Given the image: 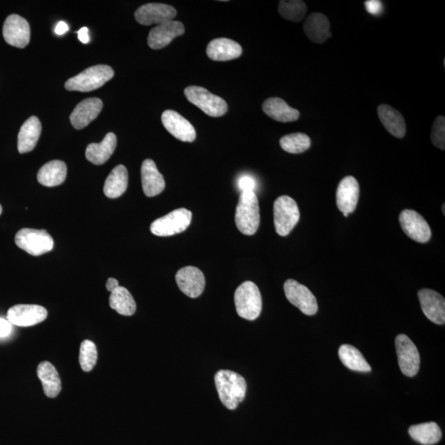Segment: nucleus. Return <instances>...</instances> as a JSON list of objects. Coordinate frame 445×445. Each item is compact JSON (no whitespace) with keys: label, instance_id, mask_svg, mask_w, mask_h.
<instances>
[{"label":"nucleus","instance_id":"1a4fd4ad","mask_svg":"<svg viewBox=\"0 0 445 445\" xmlns=\"http://www.w3.org/2000/svg\"><path fill=\"white\" fill-rule=\"evenodd\" d=\"M287 300L300 310L303 315L312 316L318 311L316 298L305 286L295 280H288L284 285Z\"/></svg>","mask_w":445,"mask_h":445},{"label":"nucleus","instance_id":"393cba45","mask_svg":"<svg viewBox=\"0 0 445 445\" xmlns=\"http://www.w3.org/2000/svg\"><path fill=\"white\" fill-rule=\"evenodd\" d=\"M42 124L37 116H31L25 121L20 129L18 137V149L20 154H26L33 150L38 144Z\"/></svg>","mask_w":445,"mask_h":445},{"label":"nucleus","instance_id":"cd10ccee","mask_svg":"<svg viewBox=\"0 0 445 445\" xmlns=\"http://www.w3.org/2000/svg\"><path fill=\"white\" fill-rule=\"evenodd\" d=\"M38 376L43 383L45 396L54 398L62 391V381L52 363L43 361L38 367Z\"/></svg>","mask_w":445,"mask_h":445},{"label":"nucleus","instance_id":"0eeeda50","mask_svg":"<svg viewBox=\"0 0 445 445\" xmlns=\"http://www.w3.org/2000/svg\"><path fill=\"white\" fill-rule=\"evenodd\" d=\"M184 94L190 103L212 118H220L227 111V104L224 99L199 86H189L184 90Z\"/></svg>","mask_w":445,"mask_h":445},{"label":"nucleus","instance_id":"a211bd4d","mask_svg":"<svg viewBox=\"0 0 445 445\" xmlns=\"http://www.w3.org/2000/svg\"><path fill=\"white\" fill-rule=\"evenodd\" d=\"M360 197V186L352 176H347L339 184L337 191V205L343 214L350 215L356 210Z\"/></svg>","mask_w":445,"mask_h":445},{"label":"nucleus","instance_id":"f03ea898","mask_svg":"<svg viewBox=\"0 0 445 445\" xmlns=\"http://www.w3.org/2000/svg\"><path fill=\"white\" fill-rule=\"evenodd\" d=\"M235 222L237 229L245 235H254L259 230L260 209L255 192H242L236 208Z\"/></svg>","mask_w":445,"mask_h":445},{"label":"nucleus","instance_id":"423d86ee","mask_svg":"<svg viewBox=\"0 0 445 445\" xmlns=\"http://www.w3.org/2000/svg\"><path fill=\"white\" fill-rule=\"evenodd\" d=\"M15 244L32 256H40L52 251L54 240L45 230L22 229L15 236Z\"/></svg>","mask_w":445,"mask_h":445},{"label":"nucleus","instance_id":"2f4dec72","mask_svg":"<svg viewBox=\"0 0 445 445\" xmlns=\"http://www.w3.org/2000/svg\"><path fill=\"white\" fill-rule=\"evenodd\" d=\"M339 357L344 366L354 371L368 373L371 371L361 352L351 345H342L339 349Z\"/></svg>","mask_w":445,"mask_h":445},{"label":"nucleus","instance_id":"a878e982","mask_svg":"<svg viewBox=\"0 0 445 445\" xmlns=\"http://www.w3.org/2000/svg\"><path fill=\"white\" fill-rule=\"evenodd\" d=\"M262 110L273 120L280 123H292L300 118V111L288 105L284 100L279 98H271L262 104Z\"/></svg>","mask_w":445,"mask_h":445},{"label":"nucleus","instance_id":"a19ab883","mask_svg":"<svg viewBox=\"0 0 445 445\" xmlns=\"http://www.w3.org/2000/svg\"><path fill=\"white\" fill-rule=\"evenodd\" d=\"M78 38L81 43L84 44H87L89 43L90 38L89 36V29L88 28H83L79 30L78 32Z\"/></svg>","mask_w":445,"mask_h":445},{"label":"nucleus","instance_id":"412c9836","mask_svg":"<svg viewBox=\"0 0 445 445\" xmlns=\"http://www.w3.org/2000/svg\"><path fill=\"white\" fill-rule=\"evenodd\" d=\"M241 45L229 38H217L207 45L206 54L215 62H227L241 57Z\"/></svg>","mask_w":445,"mask_h":445},{"label":"nucleus","instance_id":"b1692460","mask_svg":"<svg viewBox=\"0 0 445 445\" xmlns=\"http://www.w3.org/2000/svg\"><path fill=\"white\" fill-rule=\"evenodd\" d=\"M378 118L384 128L394 137L402 139L407 133L405 119L399 111L391 106L382 104L378 108Z\"/></svg>","mask_w":445,"mask_h":445},{"label":"nucleus","instance_id":"4c0bfd02","mask_svg":"<svg viewBox=\"0 0 445 445\" xmlns=\"http://www.w3.org/2000/svg\"><path fill=\"white\" fill-rule=\"evenodd\" d=\"M237 184H239L240 189L242 192H255L257 184L254 179H252L250 176H241Z\"/></svg>","mask_w":445,"mask_h":445},{"label":"nucleus","instance_id":"f257e3e1","mask_svg":"<svg viewBox=\"0 0 445 445\" xmlns=\"http://www.w3.org/2000/svg\"><path fill=\"white\" fill-rule=\"evenodd\" d=\"M220 401L226 408L235 410L244 401L247 383L244 377L234 371L221 370L215 376Z\"/></svg>","mask_w":445,"mask_h":445},{"label":"nucleus","instance_id":"4468645a","mask_svg":"<svg viewBox=\"0 0 445 445\" xmlns=\"http://www.w3.org/2000/svg\"><path fill=\"white\" fill-rule=\"evenodd\" d=\"M47 315V310L43 306L18 305L9 308L7 320L13 325L31 327L43 322Z\"/></svg>","mask_w":445,"mask_h":445},{"label":"nucleus","instance_id":"9b49d317","mask_svg":"<svg viewBox=\"0 0 445 445\" xmlns=\"http://www.w3.org/2000/svg\"><path fill=\"white\" fill-rule=\"evenodd\" d=\"M402 230L414 241L426 244L432 237V230L423 216L412 210H404L399 216Z\"/></svg>","mask_w":445,"mask_h":445},{"label":"nucleus","instance_id":"72a5a7b5","mask_svg":"<svg viewBox=\"0 0 445 445\" xmlns=\"http://www.w3.org/2000/svg\"><path fill=\"white\" fill-rule=\"evenodd\" d=\"M280 145L288 153L301 154L310 148L311 140L306 134L293 133L283 136Z\"/></svg>","mask_w":445,"mask_h":445},{"label":"nucleus","instance_id":"39448f33","mask_svg":"<svg viewBox=\"0 0 445 445\" xmlns=\"http://www.w3.org/2000/svg\"><path fill=\"white\" fill-rule=\"evenodd\" d=\"M300 218L296 201L288 196L278 197L274 203V224L278 235H289Z\"/></svg>","mask_w":445,"mask_h":445},{"label":"nucleus","instance_id":"bb28decb","mask_svg":"<svg viewBox=\"0 0 445 445\" xmlns=\"http://www.w3.org/2000/svg\"><path fill=\"white\" fill-rule=\"evenodd\" d=\"M118 145V139L114 133H108L102 142L90 144L86 150V158L95 165H102L113 154Z\"/></svg>","mask_w":445,"mask_h":445},{"label":"nucleus","instance_id":"e433bc0d","mask_svg":"<svg viewBox=\"0 0 445 445\" xmlns=\"http://www.w3.org/2000/svg\"><path fill=\"white\" fill-rule=\"evenodd\" d=\"M432 140L436 147L445 150V118L439 116L434 120L432 130Z\"/></svg>","mask_w":445,"mask_h":445},{"label":"nucleus","instance_id":"dca6fc26","mask_svg":"<svg viewBox=\"0 0 445 445\" xmlns=\"http://www.w3.org/2000/svg\"><path fill=\"white\" fill-rule=\"evenodd\" d=\"M162 123L167 130L175 138L184 142H193L196 137L194 126L179 113L167 110L162 115Z\"/></svg>","mask_w":445,"mask_h":445},{"label":"nucleus","instance_id":"c03bdc74","mask_svg":"<svg viewBox=\"0 0 445 445\" xmlns=\"http://www.w3.org/2000/svg\"><path fill=\"white\" fill-rule=\"evenodd\" d=\"M2 211H3L2 206L1 205H0V215L2 214Z\"/></svg>","mask_w":445,"mask_h":445},{"label":"nucleus","instance_id":"58836bf2","mask_svg":"<svg viewBox=\"0 0 445 445\" xmlns=\"http://www.w3.org/2000/svg\"><path fill=\"white\" fill-rule=\"evenodd\" d=\"M365 5L368 13L378 15L383 11V4L381 1H378V0H368Z\"/></svg>","mask_w":445,"mask_h":445},{"label":"nucleus","instance_id":"aec40b11","mask_svg":"<svg viewBox=\"0 0 445 445\" xmlns=\"http://www.w3.org/2000/svg\"><path fill=\"white\" fill-rule=\"evenodd\" d=\"M103 104L97 98H87L79 103L70 115V121L75 129L81 130L88 126L102 111Z\"/></svg>","mask_w":445,"mask_h":445},{"label":"nucleus","instance_id":"2eb2a0df","mask_svg":"<svg viewBox=\"0 0 445 445\" xmlns=\"http://www.w3.org/2000/svg\"><path fill=\"white\" fill-rule=\"evenodd\" d=\"M176 281L181 291L190 298L199 297L205 290L203 272L195 266L181 268L176 272Z\"/></svg>","mask_w":445,"mask_h":445},{"label":"nucleus","instance_id":"473e14b6","mask_svg":"<svg viewBox=\"0 0 445 445\" xmlns=\"http://www.w3.org/2000/svg\"><path fill=\"white\" fill-rule=\"evenodd\" d=\"M109 303L111 308L120 315L131 316L136 311V303L133 296L123 286H118L111 293Z\"/></svg>","mask_w":445,"mask_h":445},{"label":"nucleus","instance_id":"9d476101","mask_svg":"<svg viewBox=\"0 0 445 445\" xmlns=\"http://www.w3.org/2000/svg\"><path fill=\"white\" fill-rule=\"evenodd\" d=\"M399 367L404 376L414 377L417 376L421 359L415 344L407 336L400 334L395 340Z\"/></svg>","mask_w":445,"mask_h":445},{"label":"nucleus","instance_id":"c9c22d12","mask_svg":"<svg viewBox=\"0 0 445 445\" xmlns=\"http://www.w3.org/2000/svg\"><path fill=\"white\" fill-rule=\"evenodd\" d=\"M98 351L95 344L89 340L81 343L79 351V364L85 372L93 371L97 364Z\"/></svg>","mask_w":445,"mask_h":445},{"label":"nucleus","instance_id":"6e6552de","mask_svg":"<svg viewBox=\"0 0 445 445\" xmlns=\"http://www.w3.org/2000/svg\"><path fill=\"white\" fill-rule=\"evenodd\" d=\"M192 213L185 208L170 212L169 214L152 222V234L159 237H169L184 232L191 225Z\"/></svg>","mask_w":445,"mask_h":445},{"label":"nucleus","instance_id":"79ce46f5","mask_svg":"<svg viewBox=\"0 0 445 445\" xmlns=\"http://www.w3.org/2000/svg\"><path fill=\"white\" fill-rule=\"evenodd\" d=\"M69 26L64 22H60L57 24V26L55 27V33L59 35V36H62L65 33L68 32Z\"/></svg>","mask_w":445,"mask_h":445},{"label":"nucleus","instance_id":"4be33fe9","mask_svg":"<svg viewBox=\"0 0 445 445\" xmlns=\"http://www.w3.org/2000/svg\"><path fill=\"white\" fill-rule=\"evenodd\" d=\"M144 193L148 197L158 196L165 188V181L153 160L145 159L141 166Z\"/></svg>","mask_w":445,"mask_h":445},{"label":"nucleus","instance_id":"ea45409f","mask_svg":"<svg viewBox=\"0 0 445 445\" xmlns=\"http://www.w3.org/2000/svg\"><path fill=\"white\" fill-rule=\"evenodd\" d=\"M12 323L8 320L0 317V338L7 337L10 335L13 329Z\"/></svg>","mask_w":445,"mask_h":445},{"label":"nucleus","instance_id":"7c9ffc66","mask_svg":"<svg viewBox=\"0 0 445 445\" xmlns=\"http://www.w3.org/2000/svg\"><path fill=\"white\" fill-rule=\"evenodd\" d=\"M408 432L415 441L424 445L437 444L442 438L441 429L436 422L415 424Z\"/></svg>","mask_w":445,"mask_h":445},{"label":"nucleus","instance_id":"f8f14e48","mask_svg":"<svg viewBox=\"0 0 445 445\" xmlns=\"http://www.w3.org/2000/svg\"><path fill=\"white\" fill-rule=\"evenodd\" d=\"M176 10L171 5L150 3L142 5L135 13V18L141 25H159L171 21L176 16Z\"/></svg>","mask_w":445,"mask_h":445},{"label":"nucleus","instance_id":"c756f323","mask_svg":"<svg viewBox=\"0 0 445 445\" xmlns=\"http://www.w3.org/2000/svg\"><path fill=\"white\" fill-rule=\"evenodd\" d=\"M128 186V171L124 165L116 166L105 181L103 191L109 198L123 196Z\"/></svg>","mask_w":445,"mask_h":445},{"label":"nucleus","instance_id":"f3484780","mask_svg":"<svg viewBox=\"0 0 445 445\" xmlns=\"http://www.w3.org/2000/svg\"><path fill=\"white\" fill-rule=\"evenodd\" d=\"M422 310L429 321L444 325L445 322V300L438 292L423 289L418 292Z\"/></svg>","mask_w":445,"mask_h":445},{"label":"nucleus","instance_id":"f704fd0d","mask_svg":"<svg viewBox=\"0 0 445 445\" xmlns=\"http://www.w3.org/2000/svg\"><path fill=\"white\" fill-rule=\"evenodd\" d=\"M283 18L291 22H300L307 13V6L305 2L300 0H291V1H281L278 7Z\"/></svg>","mask_w":445,"mask_h":445},{"label":"nucleus","instance_id":"37998d69","mask_svg":"<svg viewBox=\"0 0 445 445\" xmlns=\"http://www.w3.org/2000/svg\"><path fill=\"white\" fill-rule=\"evenodd\" d=\"M118 286L119 282L118 280L114 279V278H109L107 281V284H106L107 290L111 293L114 291Z\"/></svg>","mask_w":445,"mask_h":445},{"label":"nucleus","instance_id":"c85d7f7f","mask_svg":"<svg viewBox=\"0 0 445 445\" xmlns=\"http://www.w3.org/2000/svg\"><path fill=\"white\" fill-rule=\"evenodd\" d=\"M67 167L62 161L48 162L38 171V180L45 186L52 187L62 184L67 179Z\"/></svg>","mask_w":445,"mask_h":445},{"label":"nucleus","instance_id":"5701e85b","mask_svg":"<svg viewBox=\"0 0 445 445\" xmlns=\"http://www.w3.org/2000/svg\"><path fill=\"white\" fill-rule=\"evenodd\" d=\"M330 22L325 14L313 13L308 16L303 24V31L312 43L321 44L331 38Z\"/></svg>","mask_w":445,"mask_h":445},{"label":"nucleus","instance_id":"6ab92c4d","mask_svg":"<svg viewBox=\"0 0 445 445\" xmlns=\"http://www.w3.org/2000/svg\"><path fill=\"white\" fill-rule=\"evenodd\" d=\"M185 33L184 23L179 21L166 22L157 25L151 30L148 37L149 47L154 50H159L169 45L174 38Z\"/></svg>","mask_w":445,"mask_h":445},{"label":"nucleus","instance_id":"ddd939ff","mask_svg":"<svg viewBox=\"0 0 445 445\" xmlns=\"http://www.w3.org/2000/svg\"><path fill=\"white\" fill-rule=\"evenodd\" d=\"M3 36L6 43L18 48H25L30 42L29 23L19 15L12 14L5 20Z\"/></svg>","mask_w":445,"mask_h":445},{"label":"nucleus","instance_id":"20e7f679","mask_svg":"<svg viewBox=\"0 0 445 445\" xmlns=\"http://www.w3.org/2000/svg\"><path fill=\"white\" fill-rule=\"evenodd\" d=\"M235 303L237 315L254 321L261 315L262 300L259 287L254 282L242 283L235 291Z\"/></svg>","mask_w":445,"mask_h":445},{"label":"nucleus","instance_id":"a18cd8bd","mask_svg":"<svg viewBox=\"0 0 445 445\" xmlns=\"http://www.w3.org/2000/svg\"><path fill=\"white\" fill-rule=\"evenodd\" d=\"M443 213L445 214V211H444V204L443 205Z\"/></svg>","mask_w":445,"mask_h":445},{"label":"nucleus","instance_id":"7ed1b4c3","mask_svg":"<svg viewBox=\"0 0 445 445\" xmlns=\"http://www.w3.org/2000/svg\"><path fill=\"white\" fill-rule=\"evenodd\" d=\"M113 76L114 70L108 65H94L67 80L64 87L68 91L87 93L103 87Z\"/></svg>","mask_w":445,"mask_h":445}]
</instances>
